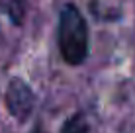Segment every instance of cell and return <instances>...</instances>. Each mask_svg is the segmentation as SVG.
Returning a JSON list of instances; mask_svg holds the SVG:
<instances>
[{
    "label": "cell",
    "mask_w": 135,
    "mask_h": 133,
    "mask_svg": "<svg viewBox=\"0 0 135 133\" xmlns=\"http://www.w3.org/2000/svg\"><path fill=\"white\" fill-rule=\"evenodd\" d=\"M59 51L69 65H80L88 57V26L74 4L63 6L59 14Z\"/></svg>",
    "instance_id": "1"
},
{
    "label": "cell",
    "mask_w": 135,
    "mask_h": 133,
    "mask_svg": "<svg viewBox=\"0 0 135 133\" xmlns=\"http://www.w3.org/2000/svg\"><path fill=\"white\" fill-rule=\"evenodd\" d=\"M33 104H35V96L30 84L22 78H12L6 88V108L10 116L20 123L27 121L31 112H33Z\"/></svg>",
    "instance_id": "2"
},
{
    "label": "cell",
    "mask_w": 135,
    "mask_h": 133,
    "mask_svg": "<svg viewBox=\"0 0 135 133\" xmlns=\"http://www.w3.org/2000/svg\"><path fill=\"white\" fill-rule=\"evenodd\" d=\"M31 133H45V131H43V129H41V127H39V125H37V127H35V129H33V131H31Z\"/></svg>",
    "instance_id": "4"
},
{
    "label": "cell",
    "mask_w": 135,
    "mask_h": 133,
    "mask_svg": "<svg viewBox=\"0 0 135 133\" xmlns=\"http://www.w3.org/2000/svg\"><path fill=\"white\" fill-rule=\"evenodd\" d=\"M61 133H90V125H88L84 114H74V116H71L63 123Z\"/></svg>",
    "instance_id": "3"
}]
</instances>
